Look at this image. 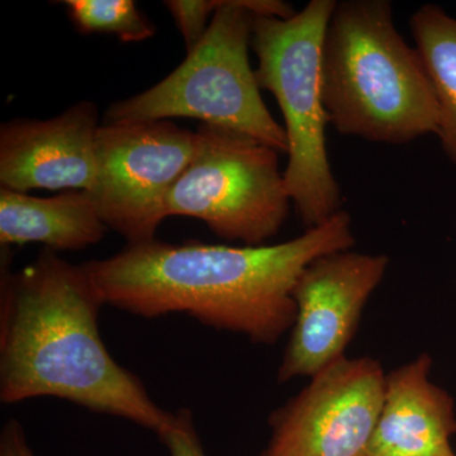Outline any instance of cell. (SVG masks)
Wrapping results in <instances>:
<instances>
[{
  "label": "cell",
  "instance_id": "6da1fadb",
  "mask_svg": "<svg viewBox=\"0 0 456 456\" xmlns=\"http://www.w3.org/2000/svg\"><path fill=\"white\" fill-rule=\"evenodd\" d=\"M355 246L344 209L275 245L227 246L155 239L83 264L104 305L143 318L184 314L217 331L273 345L296 321L293 290L322 255Z\"/></svg>",
  "mask_w": 456,
  "mask_h": 456
},
{
  "label": "cell",
  "instance_id": "7a4b0ae2",
  "mask_svg": "<svg viewBox=\"0 0 456 456\" xmlns=\"http://www.w3.org/2000/svg\"><path fill=\"white\" fill-rule=\"evenodd\" d=\"M0 401L64 399L134 422L156 435L170 424L137 375L110 355L99 330L104 303L83 264L45 248L20 272L3 248Z\"/></svg>",
  "mask_w": 456,
  "mask_h": 456
},
{
  "label": "cell",
  "instance_id": "3957f363",
  "mask_svg": "<svg viewBox=\"0 0 456 456\" xmlns=\"http://www.w3.org/2000/svg\"><path fill=\"white\" fill-rule=\"evenodd\" d=\"M322 93L330 123L345 136L403 145L436 134L430 80L388 0L336 3L323 40Z\"/></svg>",
  "mask_w": 456,
  "mask_h": 456
},
{
  "label": "cell",
  "instance_id": "277c9868",
  "mask_svg": "<svg viewBox=\"0 0 456 456\" xmlns=\"http://www.w3.org/2000/svg\"><path fill=\"white\" fill-rule=\"evenodd\" d=\"M296 13L279 0H220L184 61L151 88L112 104L106 123L200 119L287 154V134L261 98L248 46L254 14L288 20Z\"/></svg>",
  "mask_w": 456,
  "mask_h": 456
},
{
  "label": "cell",
  "instance_id": "5b68a950",
  "mask_svg": "<svg viewBox=\"0 0 456 456\" xmlns=\"http://www.w3.org/2000/svg\"><path fill=\"white\" fill-rule=\"evenodd\" d=\"M336 3L311 0L288 20L254 14L255 75L283 113L285 185L305 230L325 224L342 209L340 185L327 152L330 121L322 93L323 40Z\"/></svg>",
  "mask_w": 456,
  "mask_h": 456
},
{
  "label": "cell",
  "instance_id": "8992f818",
  "mask_svg": "<svg viewBox=\"0 0 456 456\" xmlns=\"http://www.w3.org/2000/svg\"><path fill=\"white\" fill-rule=\"evenodd\" d=\"M278 154L244 134L200 126L193 156L167 197V217L197 218L221 239L264 245L292 203Z\"/></svg>",
  "mask_w": 456,
  "mask_h": 456
},
{
  "label": "cell",
  "instance_id": "52a82bcc",
  "mask_svg": "<svg viewBox=\"0 0 456 456\" xmlns=\"http://www.w3.org/2000/svg\"><path fill=\"white\" fill-rule=\"evenodd\" d=\"M194 149L196 134L171 121L99 126L94 184L86 193L107 228L127 244L155 240L167 218V197Z\"/></svg>",
  "mask_w": 456,
  "mask_h": 456
},
{
  "label": "cell",
  "instance_id": "ba28073f",
  "mask_svg": "<svg viewBox=\"0 0 456 456\" xmlns=\"http://www.w3.org/2000/svg\"><path fill=\"white\" fill-rule=\"evenodd\" d=\"M386 373L378 360L347 356L318 371L269 417L260 456H367Z\"/></svg>",
  "mask_w": 456,
  "mask_h": 456
},
{
  "label": "cell",
  "instance_id": "9c48e42d",
  "mask_svg": "<svg viewBox=\"0 0 456 456\" xmlns=\"http://www.w3.org/2000/svg\"><path fill=\"white\" fill-rule=\"evenodd\" d=\"M388 265L387 255L346 250L322 255L303 270L293 290L296 321L278 369L279 383L312 378L346 356Z\"/></svg>",
  "mask_w": 456,
  "mask_h": 456
},
{
  "label": "cell",
  "instance_id": "30bf717a",
  "mask_svg": "<svg viewBox=\"0 0 456 456\" xmlns=\"http://www.w3.org/2000/svg\"><path fill=\"white\" fill-rule=\"evenodd\" d=\"M98 110L79 102L50 119H12L0 128V184L11 191L77 189L95 179Z\"/></svg>",
  "mask_w": 456,
  "mask_h": 456
},
{
  "label": "cell",
  "instance_id": "8fae6325",
  "mask_svg": "<svg viewBox=\"0 0 456 456\" xmlns=\"http://www.w3.org/2000/svg\"><path fill=\"white\" fill-rule=\"evenodd\" d=\"M431 356L424 353L386 375L367 456H439L452 452L455 401L431 382Z\"/></svg>",
  "mask_w": 456,
  "mask_h": 456
},
{
  "label": "cell",
  "instance_id": "7c38bea8",
  "mask_svg": "<svg viewBox=\"0 0 456 456\" xmlns=\"http://www.w3.org/2000/svg\"><path fill=\"white\" fill-rule=\"evenodd\" d=\"M108 230L83 191L51 198L0 189V244H42L49 250L77 251L98 244Z\"/></svg>",
  "mask_w": 456,
  "mask_h": 456
},
{
  "label": "cell",
  "instance_id": "4fadbf2b",
  "mask_svg": "<svg viewBox=\"0 0 456 456\" xmlns=\"http://www.w3.org/2000/svg\"><path fill=\"white\" fill-rule=\"evenodd\" d=\"M416 50L439 110L436 136L456 165V18L436 4L421 5L410 20Z\"/></svg>",
  "mask_w": 456,
  "mask_h": 456
},
{
  "label": "cell",
  "instance_id": "5bb4252c",
  "mask_svg": "<svg viewBox=\"0 0 456 456\" xmlns=\"http://www.w3.org/2000/svg\"><path fill=\"white\" fill-rule=\"evenodd\" d=\"M75 27L83 33H110L123 42L152 37L155 26L132 0H66Z\"/></svg>",
  "mask_w": 456,
  "mask_h": 456
},
{
  "label": "cell",
  "instance_id": "9a60e30c",
  "mask_svg": "<svg viewBox=\"0 0 456 456\" xmlns=\"http://www.w3.org/2000/svg\"><path fill=\"white\" fill-rule=\"evenodd\" d=\"M165 5L182 33L188 53L202 40L220 0H167Z\"/></svg>",
  "mask_w": 456,
  "mask_h": 456
},
{
  "label": "cell",
  "instance_id": "2e32d148",
  "mask_svg": "<svg viewBox=\"0 0 456 456\" xmlns=\"http://www.w3.org/2000/svg\"><path fill=\"white\" fill-rule=\"evenodd\" d=\"M170 456H207L188 408L173 412L170 424L158 435Z\"/></svg>",
  "mask_w": 456,
  "mask_h": 456
},
{
  "label": "cell",
  "instance_id": "e0dca14e",
  "mask_svg": "<svg viewBox=\"0 0 456 456\" xmlns=\"http://www.w3.org/2000/svg\"><path fill=\"white\" fill-rule=\"evenodd\" d=\"M0 456H36L18 419H11L0 432Z\"/></svg>",
  "mask_w": 456,
  "mask_h": 456
},
{
  "label": "cell",
  "instance_id": "ac0fdd59",
  "mask_svg": "<svg viewBox=\"0 0 456 456\" xmlns=\"http://www.w3.org/2000/svg\"><path fill=\"white\" fill-rule=\"evenodd\" d=\"M439 456H456L454 450H452V452H446V454L439 455Z\"/></svg>",
  "mask_w": 456,
  "mask_h": 456
}]
</instances>
